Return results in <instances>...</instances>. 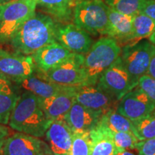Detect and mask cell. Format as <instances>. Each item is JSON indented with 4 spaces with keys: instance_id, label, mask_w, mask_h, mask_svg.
<instances>
[{
    "instance_id": "13",
    "label": "cell",
    "mask_w": 155,
    "mask_h": 155,
    "mask_svg": "<svg viewBox=\"0 0 155 155\" xmlns=\"http://www.w3.org/2000/svg\"><path fill=\"white\" fill-rule=\"evenodd\" d=\"M75 97V102L102 114L116 107L117 101L97 84L76 86Z\"/></svg>"
},
{
    "instance_id": "6",
    "label": "cell",
    "mask_w": 155,
    "mask_h": 155,
    "mask_svg": "<svg viewBox=\"0 0 155 155\" xmlns=\"http://www.w3.org/2000/svg\"><path fill=\"white\" fill-rule=\"evenodd\" d=\"M154 49V45L147 40L127 45L121 49L122 63L137 85L139 78L146 75Z\"/></svg>"
},
{
    "instance_id": "19",
    "label": "cell",
    "mask_w": 155,
    "mask_h": 155,
    "mask_svg": "<svg viewBox=\"0 0 155 155\" xmlns=\"http://www.w3.org/2000/svg\"><path fill=\"white\" fill-rule=\"evenodd\" d=\"M132 30V16L108 7V28L106 36L114 38L118 42H130Z\"/></svg>"
},
{
    "instance_id": "31",
    "label": "cell",
    "mask_w": 155,
    "mask_h": 155,
    "mask_svg": "<svg viewBox=\"0 0 155 155\" xmlns=\"http://www.w3.org/2000/svg\"><path fill=\"white\" fill-rule=\"evenodd\" d=\"M155 21V0H147L141 11Z\"/></svg>"
},
{
    "instance_id": "4",
    "label": "cell",
    "mask_w": 155,
    "mask_h": 155,
    "mask_svg": "<svg viewBox=\"0 0 155 155\" xmlns=\"http://www.w3.org/2000/svg\"><path fill=\"white\" fill-rule=\"evenodd\" d=\"M73 22L94 35H107L108 7L102 0H79L73 9Z\"/></svg>"
},
{
    "instance_id": "26",
    "label": "cell",
    "mask_w": 155,
    "mask_h": 155,
    "mask_svg": "<svg viewBox=\"0 0 155 155\" xmlns=\"http://www.w3.org/2000/svg\"><path fill=\"white\" fill-rule=\"evenodd\" d=\"M105 129L106 133L109 135L118 150H136L139 140L134 135L130 133L122 131H114L108 129L104 126L99 124Z\"/></svg>"
},
{
    "instance_id": "10",
    "label": "cell",
    "mask_w": 155,
    "mask_h": 155,
    "mask_svg": "<svg viewBox=\"0 0 155 155\" xmlns=\"http://www.w3.org/2000/svg\"><path fill=\"white\" fill-rule=\"evenodd\" d=\"M116 109L131 121H134L154 112L155 103L137 86L122 97Z\"/></svg>"
},
{
    "instance_id": "32",
    "label": "cell",
    "mask_w": 155,
    "mask_h": 155,
    "mask_svg": "<svg viewBox=\"0 0 155 155\" xmlns=\"http://www.w3.org/2000/svg\"><path fill=\"white\" fill-rule=\"evenodd\" d=\"M9 137V130L5 124L0 123V152L2 150L6 140Z\"/></svg>"
},
{
    "instance_id": "16",
    "label": "cell",
    "mask_w": 155,
    "mask_h": 155,
    "mask_svg": "<svg viewBox=\"0 0 155 155\" xmlns=\"http://www.w3.org/2000/svg\"><path fill=\"white\" fill-rule=\"evenodd\" d=\"M103 114L75 102L64 119L73 133L88 132L98 125Z\"/></svg>"
},
{
    "instance_id": "27",
    "label": "cell",
    "mask_w": 155,
    "mask_h": 155,
    "mask_svg": "<svg viewBox=\"0 0 155 155\" xmlns=\"http://www.w3.org/2000/svg\"><path fill=\"white\" fill-rule=\"evenodd\" d=\"M132 122L139 140L155 137V111L150 115Z\"/></svg>"
},
{
    "instance_id": "5",
    "label": "cell",
    "mask_w": 155,
    "mask_h": 155,
    "mask_svg": "<svg viewBox=\"0 0 155 155\" xmlns=\"http://www.w3.org/2000/svg\"><path fill=\"white\" fill-rule=\"evenodd\" d=\"M36 0H11L0 4V43H7L36 12Z\"/></svg>"
},
{
    "instance_id": "22",
    "label": "cell",
    "mask_w": 155,
    "mask_h": 155,
    "mask_svg": "<svg viewBox=\"0 0 155 155\" xmlns=\"http://www.w3.org/2000/svg\"><path fill=\"white\" fill-rule=\"evenodd\" d=\"M98 124L111 131L130 133L139 139L138 134L133 124V122L126 116L119 113L116 111V108H112L106 114H103Z\"/></svg>"
},
{
    "instance_id": "23",
    "label": "cell",
    "mask_w": 155,
    "mask_h": 155,
    "mask_svg": "<svg viewBox=\"0 0 155 155\" xmlns=\"http://www.w3.org/2000/svg\"><path fill=\"white\" fill-rule=\"evenodd\" d=\"M37 5L47 12L48 15L66 22L73 17L75 0H36Z\"/></svg>"
},
{
    "instance_id": "9",
    "label": "cell",
    "mask_w": 155,
    "mask_h": 155,
    "mask_svg": "<svg viewBox=\"0 0 155 155\" xmlns=\"http://www.w3.org/2000/svg\"><path fill=\"white\" fill-rule=\"evenodd\" d=\"M32 55L0 48V75L13 83H17L32 75L36 71Z\"/></svg>"
},
{
    "instance_id": "20",
    "label": "cell",
    "mask_w": 155,
    "mask_h": 155,
    "mask_svg": "<svg viewBox=\"0 0 155 155\" xmlns=\"http://www.w3.org/2000/svg\"><path fill=\"white\" fill-rule=\"evenodd\" d=\"M19 96L18 86L0 75V123L8 124L9 117Z\"/></svg>"
},
{
    "instance_id": "36",
    "label": "cell",
    "mask_w": 155,
    "mask_h": 155,
    "mask_svg": "<svg viewBox=\"0 0 155 155\" xmlns=\"http://www.w3.org/2000/svg\"><path fill=\"white\" fill-rule=\"evenodd\" d=\"M9 1H11V0H0V4L5 3V2H9Z\"/></svg>"
},
{
    "instance_id": "17",
    "label": "cell",
    "mask_w": 155,
    "mask_h": 155,
    "mask_svg": "<svg viewBox=\"0 0 155 155\" xmlns=\"http://www.w3.org/2000/svg\"><path fill=\"white\" fill-rule=\"evenodd\" d=\"M76 86H68L67 89L48 98H40L42 106L48 117L52 121L63 119L75 102Z\"/></svg>"
},
{
    "instance_id": "1",
    "label": "cell",
    "mask_w": 155,
    "mask_h": 155,
    "mask_svg": "<svg viewBox=\"0 0 155 155\" xmlns=\"http://www.w3.org/2000/svg\"><path fill=\"white\" fill-rule=\"evenodd\" d=\"M57 24L51 16L35 12L18 29L9 41L15 52L31 55L56 41Z\"/></svg>"
},
{
    "instance_id": "21",
    "label": "cell",
    "mask_w": 155,
    "mask_h": 155,
    "mask_svg": "<svg viewBox=\"0 0 155 155\" xmlns=\"http://www.w3.org/2000/svg\"><path fill=\"white\" fill-rule=\"evenodd\" d=\"M89 134L91 140V155H116L117 148L101 126L97 125Z\"/></svg>"
},
{
    "instance_id": "7",
    "label": "cell",
    "mask_w": 155,
    "mask_h": 155,
    "mask_svg": "<svg viewBox=\"0 0 155 155\" xmlns=\"http://www.w3.org/2000/svg\"><path fill=\"white\" fill-rule=\"evenodd\" d=\"M97 85L111 94L117 101L138 86L124 66L120 56L101 75Z\"/></svg>"
},
{
    "instance_id": "29",
    "label": "cell",
    "mask_w": 155,
    "mask_h": 155,
    "mask_svg": "<svg viewBox=\"0 0 155 155\" xmlns=\"http://www.w3.org/2000/svg\"><path fill=\"white\" fill-rule=\"evenodd\" d=\"M138 86L155 103V79L144 75L139 78Z\"/></svg>"
},
{
    "instance_id": "24",
    "label": "cell",
    "mask_w": 155,
    "mask_h": 155,
    "mask_svg": "<svg viewBox=\"0 0 155 155\" xmlns=\"http://www.w3.org/2000/svg\"><path fill=\"white\" fill-rule=\"evenodd\" d=\"M132 25L133 30L130 43L150 38L155 32V21L141 12L133 15Z\"/></svg>"
},
{
    "instance_id": "3",
    "label": "cell",
    "mask_w": 155,
    "mask_h": 155,
    "mask_svg": "<svg viewBox=\"0 0 155 155\" xmlns=\"http://www.w3.org/2000/svg\"><path fill=\"white\" fill-rule=\"evenodd\" d=\"M121 52L119 42L110 37H102L94 42L84 55L85 86L96 85L101 75L118 59Z\"/></svg>"
},
{
    "instance_id": "18",
    "label": "cell",
    "mask_w": 155,
    "mask_h": 155,
    "mask_svg": "<svg viewBox=\"0 0 155 155\" xmlns=\"http://www.w3.org/2000/svg\"><path fill=\"white\" fill-rule=\"evenodd\" d=\"M15 84L18 88L32 93L40 98H48L55 96L70 86L52 82L45 78L40 72L38 74L35 73L30 76L15 83Z\"/></svg>"
},
{
    "instance_id": "33",
    "label": "cell",
    "mask_w": 155,
    "mask_h": 155,
    "mask_svg": "<svg viewBox=\"0 0 155 155\" xmlns=\"http://www.w3.org/2000/svg\"><path fill=\"white\" fill-rule=\"evenodd\" d=\"M146 75L155 79V49L154 50V53H153L152 59H151L150 63V66H149L148 71H147Z\"/></svg>"
},
{
    "instance_id": "35",
    "label": "cell",
    "mask_w": 155,
    "mask_h": 155,
    "mask_svg": "<svg viewBox=\"0 0 155 155\" xmlns=\"http://www.w3.org/2000/svg\"><path fill=\"white\" fill-rule=\"evenodd\" d=\"M149 40H150V41L155 46V32H154V33L149 38Z\"/></svg>"
},
{
    "instance_id": "11",
    "label": "cell",
    "mask_w": 155,
    "mask_h": 155,
    "mask_svg": "<svg viewBox=\"0 0 155 155\" xmlns=\"http://www.w3.org/2000/svg\"><path fill=\"white\" fill-rule=\"evenodd\" d=\"M1 155H53L49 146L38 137L17 132L6 140Z\"/></svg>"
},
{
    "instance_id": "25",
    "label": "cell",
    "mask_w": 155,
    "mask_h": 155,
    "mask_svg": "<svg viewBox=\"0 0 155 155\" xmlns=\"http://www.w3.org/2000/svg\"><path fill=\"white\" fill-rule=\"evenodd\" d=\"M147 0H104L108 7L123 14L133 16L141 11Z\"/></svg>"
},
{
    "instance_id": "12",
    "label": "cell",
    "mask_w": 155,
    "mask_h": 155,
    "mask_svg": "<svg viewBox=\"0 0 155 155\" xmlns=\"http://www.w3.org/2000/svg\"><path fill=\"white\" fill-rule=\"evenodd\" d=\"M56 41L71 53L81 55H85L94 44L90 34L75 24H57Z\"/></svg>"
},
{
    "instance_id": "15",
    "label": "cell",
    "mask_w": 155,
    "mask_h": 155,
    "mask_svg": "<svg viewBox=\"0 0 155 155\" xmlns=\"http://www.w3.org/2000/svg\"><path fill=\"white\" fill-rule=\"evenodd\" d=\"M74 54L59 42H55L44 46L31 55L33 58L37 71L45 73L67 61Z\"/></svg>"
},
{
    "instance_id": "8",
    "label": "cell",
    "mask_w": 155,
    "mask_h": 155,
    "mask_svg": "<svg viewBox=\"0 0 155 155\" xmlns=\"http://www.w3.org/2000/svg\"><path fill=\"white\" fill-rule=\"evenodd\" d=\"M84 55L74 54L67 61L42 73L52 82L65 86H78L86 85V75L83 69ZM39 72V71H38Z\"/></svg>"
},
{
    "instance_id": "28",
    "label": "cell",
    "mask_w": 155,
    "mask_h": 155,
    "mask_svg": "<svg viewBox=\"0 0 155 155\" xmlns=\"http://www.w3.org/2000/svg\"><path fill=\"white\" fill-rule=\"evenodd\" d=\"M91 140L88 132L73 133L71 155H91Z\"/></svg>"
},
{
    "instance_id": "37",
    "label": "cell",
    "mask_w": 155,
    "mask_h": 155,
    "mask_svg": "<svg viewBox=\"0 0 155 155\" xmlns=\"http://www.w3.org/2000/svg\"><path fill=\"white\" fill-rule=\"evenodd\" d=\"M78 1H79V0H75V3L76 2H78Z\"/></svg>"
},
{
    "instance_id": "30",
    "label": "cell",
    "mask_w": 155,
    "mask_h": 155,
    "mask_svg": "<svg viewBox=\"0 0 155 155\" xmlns=\"http://www.w3.org/2000/svg\"><path fill=\"white\" fill-rule=\"evenodd\" d=\"M136 150L139 155H155V137L139 141Z\"/></svg>"
},
{
    "instance_id": "34",
    "label": "cell",
    "mask_w": 155,
    "mask_h": 155,
    "mask_svg": "<svg viewBox=\"0 0 155 155\" xmlns=\"http://www.w3.org/2000/svg\"><path fill=\"white\" fill-rule=\"evenodd\" d=\"M116 155H136L134 153L127 150H119L117 151Z\"/></svg>"
},
{
    "instance_id": "2",
    "label": "cell",
    "mask_w": 155,
    "mask_h": 155,
    "mask_svg": "<svg viewBox=\"0 0 155 155\" xmlns=\"http://www.w3.org/2000/svg\"><path fill=\"white\" fill-rule=\"evenodd\" d=\"M51 123L42 108L40 98L25 91L20 94L8 124L17 132L41 138Z\"/></svg>"
},
{
    "instance_id": "14",
    "label": "cell",
    "mask_w": 155,
    "mask_h": 155,
    "mask_svg": "<svg viewBox=\"0 0 155 155\" xmlns=\"http://www.w3.org/2000/svg\"><path fill=\"white\" fill-rule=\"evenodd\" d=\"M73 134L64 118L52 121L45 136L53 155H71Z\"/></svg>"
}]
</instances>
